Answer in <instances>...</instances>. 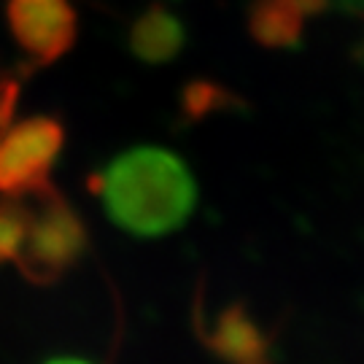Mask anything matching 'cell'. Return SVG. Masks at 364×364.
<instances>
[{
    "label": "cell",
    "instance_id": "obj_8",
    "mask_svg": "<svg viewBox=\"0 0 364 364\" xmlns=\"http://www.w3.org/2000/svg\"><path fill=\"white\" fill-rule=\"evenodd\" d=\"M230 105H237V97L227 87L208 81V78L189 81L181 92V111L183 117L192 119V122H200V119L210 117L216 111H224Z\"/></svg>",
    "mask_w": 364,
    "mask_h": 364
},
{
    "label": "cell",
    "instance_id": "obj_11",
    "mask_svg": "<svg viewBox=\"0 0 364 364\" xmlns=\"http://www.w3.org/2000/svg\"><path fill=\"white\" fill-rule=\"evenodd\" d=\"M46 364H92V362L78 359V356H57V359H49Z\"/></svg>",
    "mask_w": 364,
    "mask_h": 364
},
{
    "label": "cell",
    "instance_id": "obj_10",
    "mask_svg": "<svg viewBox=\"0 0 364 364\" xmlns=\"http://www.w3.org/2000/svg\"><path fill=\"white\" fill-rule=\"evenodd\" d=\"M16 95H19V87L14 78H0V127L9 124V117L16 105Z\"/></svg>",
    "mask_w": 364,
    "mask_h": 364
},
{
    "label": "cell",
    "instance_id": "obj_3",
    "mask_svg": "<svg viewBox=\"0 0 364 364\" xmlns=\"http://www.w3.org/2000/svg\"><path fill=\"white\" fill-rule=\"evenodd\" d=\"M65 127L54 117H30L0 132V195H30L49 183Z\"/></svg>",
    "mask_w": 364,
    "mask_h": 364
},
{
    "label": "cell",
    "instance_id": "obj_6",
    "mask_svg": "<svg viewBox=\"0 0 364 364\" xmlns=\"http://www.w3.org/2000/svg\"><path fill=\"white\" fill-rule=\"evenodd\" d=\"M326 9V0H254L248 6V33L267 49H297L305 22Z\"/></svg>",
    "mask_w": 364,
    "mask_h": 364
},
{
    "label": "cell",
    "instance_id": "obj_9",
    "mask_svg": "<svg viewBox=\"0 0 364 364\" xmlns=\"http://www.w3.org/2000/svg\"><path fill=\"white\" fill-rule=\"evenodd\" d=\"M27 216H30L27 195L0 200V264L14 262L16 257L27 230Z\"/></svg>",
    "mask_w": 364,
    "mask_h": 364
},
{
    "label": "cell",
    "instance_id": "obj_7",
    "mask_svg": "<svg viewBox=\"0 0 364 364\" xmlns=\"http://www.w3.org/2000/svg\"><path fill=\"white\" fill-rule=\"evenodd\" d=\"M186 43V27L181 16L165 3H151L138 14L130 30L132 54L146 65H165L181 54Z\"/></svg>",
    "mask_w": 364,
    "mask_h": 364
},
{
    "label": "cell",
    "instance_id": "obj_5",
    "mask_svg": "<svg viewBox=\"0 0 364 364\" xmlns=\"http://www.w3.org/2000/svg\"><path fill=\"white\" fill-rule=\"evenodd\" d=\"M197 335L227 364H273L270 338L243 302L224 305L210 321L197 318Z\"/></svg>",
    "mask_w": 364,
    "mask_h": 364
},
{
    "label": "cell",
    "instance_id": "obj_2",
    "mask_svg": "<svg viewBox=\"0 0 364 364\" xmlns=\"http://www.w3.org/2000/svg\"><path fill=\"white\" fill-rule=\"evenodd\" d=\"M27 203V230L14 264L30 284L49 287L70 273V267L84 257L90 237L81 216L52 183L30 192Z\"/></svg>",
    "mask_w": 364,
    "mask_h": 364
},
{
    "label": "cell",
    "instance_id": "obj_4",
    "mask_svg": "<svg viewBox=\"0 0 364 364\" xmlns=\"http://www.w3.org/2000/svg\"><path fill=\"white\" fill-rule=\"evenodd\" d=\"M6 22L30 63L52 65L76 41V11L70 0H6Z\"/></svg>",
    "mask_w": 364,
    "mask_h": 364
},
{
    "label": "cell",
    "instance_id": "obj_1",
    "mask_svg": "<svg viewBox=\"0 0 364 364\" xmlns=\"http://www.w3.org/2000/svg\"><path fill=\"white\" fill-rule=\"evenodd\" d=\"M92 183L105 216L135 237L176 232L197 205V181L189 165L156 146H135L114 156Z\"/></svg>",
    "mask_w": 364,
    "mask_h": 364
}]
</instances>
